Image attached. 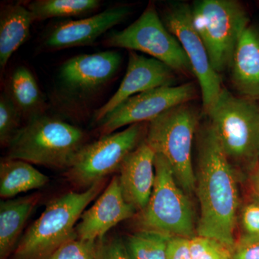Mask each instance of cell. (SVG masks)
Segmentation results:
<instances>
[{
  "label": "cell",
  "mask_w": 259,
  "mask_h": 259,
  "mask_svg": "<svg viewBox=\"0 0 259 259\" xmlns=\"http://www.w3.org/2000/svg\"><path fill=\"white\" fill-rule=\"evenodd\" d=\"M197 130L195 190L200 217L197 234L235 248L239 204L236 173L209 120Z\"/></svg>",
  "instance_id": "6da1fadb"
},
{
  "label": "cell",
  "mask_w": 259,
  "mask_h": 259,
  "mask_svg": "<svg viewBox=\"0 0 259 259\" xmlns=\"http://www.w3.org/2000/svg\"><path fill=\"white\" fill-rule=\"evenodd\" d=\"M79 127L41 115L28 120L8 144V158L53 168H69L84 146Z\"/></svg>",
  "instance_id": "7a4b0ae2"
},
{
  "label": "cell",
  "mask_w": 259,
  "mask_h": 259,
  "mask_svg": "<svg viewBox=\"0 0 259 259\" xmlns=\"http://www.w3.org/2000/svg\"><path fill=\"white\" fill-rule=\"evenodd\" d=\"M102 190V182L82 192H70L47 204L18 243L15 259H49L66 242L77 238L76 223Z\"/></svg>",
  "instance_id": "3957f363"
},
{
  "label": "cell",
  "mask_w": 259,
  "mask_h": 259,
  "mask_svg": "<svg viewBox=\"0 0 259 259\" xmlns=\"http://www.w3.org/2000/svg\"><path fill=\"white\" fill-rule=\"evenodd\" d=\"M207 115L232 164L253 168L259 160L258 102L223 88Z\"/></svg>",
  "instance_id": "277c9868"
},
{
  "label": "cell",
  "mask_w": 259,
  "mask_h": 259,
  "mask_svg": "<svg viewBox=\"0 0 259 259\" xmlns=\"http://www.w3.org/2000/svg\"><path fill=\"white\" fill-rule=\"evenodd\" d=\"M199 118L198 111L190 103L179 105L148 122L145 138L154 152L168 162L186 194H192L196 189L192 153Z\"/></svg>",
  "instance_id": "5b68a950"
},
{
  "label": "cell",
  "mask_w": 259,
  "mask_h": 259,
  "mask_svg": "<svg viewBox=\"0 0 259 259\" xmlns=\"http://www.w3.org/2000/svg\"><path fill=\"white\" fill-rule=\"evenodd\" d=\"M192 11L213 69L221 74L229 69L237 44L249 25L248 13L236 0H199Z\"/></svg>",
  "instance_id": "8992f818"
},
{
  "label": "cell",
  "mask_w": 259,
  "mask_h": 259,
  "mask_svg": "<svg viewBox=\"0 0 259 259\" xmlns=\"http://www.w3.org/2000/svg\"><path fill=\"white\" fill-rule=\"evenodd\" d=\"M156 179L151 197L139 218L143 230L167 236L192 238L193 212L185 191L177 183L171 167L161 155L155 157Z\"/></svg>",
  "instance_id": "52a82bcc"
},
{
  "label": "cell",
  "mask_w": 259,
  "mask_h": 259,
  "mask_svg": "<svg viewBox=\"0 0 259 259\" xmlns=\"http://www.w3.org/2000/svg\"><path fill=\"white\" fill-rule=\"evenodd\" d=\"M105 45L144 53L167 65L175 73L194 76L182 46L166 28L153 3H150L141 16L128 27L110 32Z\"/></svg>",
  "instance_id": "ba28073f"
},
{
  "label": "cell",
  "mask_w": 259,
  "mask_h": 259,
  "mask_svg": "<svg viewBox=\"0 0 259 259\" xmlns=\"http://www.w3.org/2000/svg\"><path fill=\"white\" fill-rule=\"evenodd\" d=\"M148 125L147 122L134 124L85 144L69 168L70 179L78 185L90 187L120 170L130 153L144 141Z\"/></svg>",
  "instance_id": "9c48e42d"
},
{
  "label": "cell",
  "mask_w": 259,
  "mask_h": 259,
  "mask_svg": "<svg viewBox=\"0 0 259 259\" xmlns=\"http://www.w3.org/2000/svg\"><path fill=\"white\" fill-rule=\"evenodd\" d=\"M168 31L180 42L198 81L206 115L212 110L222 91L221 77L213 69L202 39L194 26L192 6L187 3H171L161 15Z\"/></svg>",
  "instance_id": "30bf717a"
},
{
  "label": "cell",
  "mask_w": 259,
  "mask_h": 259,
  "mask_svg": "<svg viewBox=\"0 0 259 259\" xmlns=\"http://www.w3.org/2000/svg\"><path fill=\"white\" fill-rule=\"evenodd\" d=\"M193 83L163 86L130 97L98 122L102 136L126 125L149 122L173 107L189 103L197 97Z\"/></svg>",
  "instance_id": "8fae6325"
},
{
  "label": "cell",
  "mask_w": 259,
  "mask_h": 259,
  "mask_svg": "<svg viewBox=\"0 0 259 259\" xmlns=\"http://www.w3.org/2000/svg\"><path fill=\"white\" fill-rule=\"evenodd\" d=\"M120 64V54L115 51L74 56L61 65L59 86L71 98L88 97L109 82Z\"/></svg>",
  "instance_id": "7c38bea8"
},
{
  "label": "cell",
  "mask_w": 259,
  "mask_h": 259,
  "mask_svg": "<svg viewBox=\"0 0 259 259\" xmlns=\"http://www.w3.org/2000/svg\"><path fill=\"white\" fill-rule=\"evenodd\" d=\"M175 72L161 61L130 51L125 76L111 98L95 112L94 120L99 122L109 112L130 97L163 86H172Z\"/></svg>",
  "instance_id": "4fadbf2b"
},
{
  "label": "cell",
  "mask_w": 259,
  "mask_h": 259,
  "mask_svg": "<svg viewBox=\"0 0 259 259\" xmlns=\"http://www.w3.org/2000/svg\"><path fill=\"white\" fill-rule=\"evenodd\" d=\"M131 10L128 5H121L81 20L62 22L48 33L42 44L50 50L91 45L99 37L122 23Z\"/></svg>",
  "instance_id": "5bb4252c"
},
{
  "label": "cell",
  "mask_w": 259,
  "mask_h": 259,
  "mask_svg": "<svg viewBox=\"0 0 259 259\" xmlns=\"http://www.w3.org/2000/svg\"><path fill=\"white\" fill-rule=\"evenodd\" d=\"M136 209L126 202L118 177H114L95 203L85 211L76 226L77 238L97 242L122 221L134 215Z\"/></svg>",
  "instance_id": "9a60e30c"
},
{
  "label": "cell",
  "mask_w": 259,
  "mask_h": 259,
  "mask_svg": "<svg viewBox=\"0 0 259 259\" xmlns=\"http://www.w3.org/2000/svg\"><path fill=\"white\" fill-rule=\"evenodd\" d=\"M155 157L156 153L144 140L130 153L119 170L122 195L136 211L146 208L152 193L156 179Z\"/></svg>",
  "instance_id": "2e32d148"
},
{
  "label": "cell",
  "mask_w": 259,
  "mask_h": 259,
  "mask_svg": "<svg viewBox=\"0 0 259 259\" xmlns=\"http://www.w3.org/2000/svg\"><path fill=\"white\" fill-rule=\"evenodd\" d=\"M229 69L232 84L240 97L259 101V25L250 23L245 29Z\"/></svg>",
  "instance_id": "e0dca14e"
},
{
  "label": "cell",
  "mask_w": 259,
  "mask_h": 259,
  "mask_svg": "<svg viewBox=\"0 0 259 259\" xmlns=\"http://www.w3.org/2000/svg\"><path fill=\"white\" fill-rule=\"evenodd\" d=\"M34 20L31 12L20 3L7 5L0 13V69L4 72L10 58L28 40Z\"/></svg>",
  "instance_id": "ac0fdd59"
},
{
  "label": "cell",
  "mask_w": 259,
  "mask_h": 259,
  "mask_svg": "<svg viewBox=\"0 0 259 259\" xmlns=\"http://www.w3.org/2000/svg\"><path fill=\"white\" fill-rule=\"evenodd\" d=\"M37 201V196H28L0 202V258H6L14 248Z\"/></svg>",
  "instance_id": "d6986e66"
},
{
  "label": "cell",
  "mask_w": 259,
  "mask_h": 259,
  "mask_svg": "<svg viewBox=\"0 0 259 259\" xmlns=\"http://www.w3.org/2000/svg\"><path fill=\"white\" fill-rule=\"evenodd\" d=\"M5 93L23 117L30 120L44 115L45 99L31 71L25 66H19L13 71Z\"/></svg>",
  "instance_id": "ffe728a7"
},
{
  "label": "cell",
  "mask_w": 259,
  "mask_h": 259,
  "mask_svg": "<svg viewBox=\"0 0 259 259\" xmlns=\"http://www.w3.org/2000/svg\"><path fill=\"white\" fill-rule=\"evenodd\" d=\"M49 179L28 162L6 158L0 163V196L10 199L44 187Z\"/></svg>",
  "instance_id": "44dd1931"
},
{
  "label": "cell",
  "mask_w": 259,
  "mask_h": 259,
  "mask_svg": "<svg viewBox=\"0 0 259 259\" xmlns=\"http://www.w3.org/2000/svg\"><path fill=\"white\" fill-rule=\"evenodd\" d=\"M98 0H35L27 8L35 21L54 18L79 17L95 11L100 7Z\"/></svg>",
  "instance_id": "7402d4cb"
},
{
  "label": "cell",
  "mask_w": 259,
  "mask_h": 259,
  "mask_svg": "<svg viewBox=\"0 0 259 259\" xmlns=\"http://www.w3.org/2000/svg\"><path fill=\"white\" fill-rule=\"evenodd\" d=\"M170 238L158 232L141 229L127 237L125 244L131 259H168Z\"/></svg>",
  "instance_id": "603a6c76"
},
{
  "label": "cell",
  "mask_w": 259,
  "mask_h": 259,
  "mask_svg": "<svg viewBox=\"0 0 259 259\" xmlns=\"http://www.w3.org/2000/svg\"><path fill=\"white\" fill-rule=\"evenodd\" d=\"M190 242L192 259H231L235 248L214 238L197 235Z\"/></svg>",
  "instance_id": "cb8c5ba5"
},
{
  "label": "cell",
  "mask_w": 259,
  "mask_h": 259,
  "mask_svg": "<svg viewBox=\"0 0 259 259\" xmlns=\"http://www.w3.org/2000/svg\"><path fill=\"white\" fill-rule=\"evenodd\" d=\"M259 243V199L245 204L241 213V234L235 248Z\"/></svg>",
  "instance_id": "d4e9b609"
},
{
  "label": "cell",
  "mask_w": 259,
  "mask_h": 259,
  "mask_svg": "<svg viewBox=\"0 0 259 259\" xmlns=\"http://www.w3.org/2000/svg\"><path fill=\"white\" fill-rule=\"evenodd\" d=\"M22 116L6 93L0 97V143L8 146L13 136L20 130Z\"/></svg>",
  "instance_id": "484cf974"
},
{
  "label": "cell",
  "mask_w": 259,
  "mask_h": 259,
  "mask_svg": "<svg viewBox=\"0 0 259 259\" xmlns=\"http://www.w3.org/2000/svg\"><path fill=\"white\" fill-rule=\"evenodd\" d=\"M96 243L74 238L61 245L49 259H95Z\"/></svg>",
  "instance_id": "4316f807"
},
{
  "label": "cell",
  "mask_w": 259,
  "mask_h": 259,
  "mask_svg": "<svg viewBox=\"0 0 259 259\" xmlns=\"http://www.w3.org/2000/svg\"><path fill=\"white\" fill-rule=\"evenodd\" d=\"M95 259H131L125 242L118 238L97 241Z\"/></svg>",
  "instance_id": "83f0119b"
},
{
  "label": "cell",
  "mask_w": 259,
  "mask_h": 259,
  "mask_svg": "<svg viewBox=\"0 0 259 259\" xmlns=\"http://www.w3.org/2000/svg\"><path fill=\"white\" fill-rule=\"evenodd\" d=\"M190 241L185 237H171L167 245V258L192 259Z\"/></svg>",
  "instance_id": "f1b7e54d"
},
{
  "label": "cell",
  "mask_w": 259,
  "mask_h": 259,
  "mask_svg": "<svg viewBox=\"0 0 259 259\" xmlns=\"http://www.w3.org/2000/svg\"><path fill=\"white\" fill-rule=\"evenodd\" d=\"M231 259H259V243L235 248Z\"/></svg>",
  "instance_id": "f546056e"
},
{
  "label": "cell",
  "mask_w": 259,
  "mask_h": 259,
  "mask_svg": "<svg viewBox=\"0 0 259 259\" xmlns=\"http://www.w3.org/2000/svg\"><path fill=\"white\" fill-rule=\"evenodd\" d=\"M252 187H253V190L259 199V175L253 176V179H252Z\"/></svg>",
  "instance_id": "4dcf8cb0"
}]
</instances>
